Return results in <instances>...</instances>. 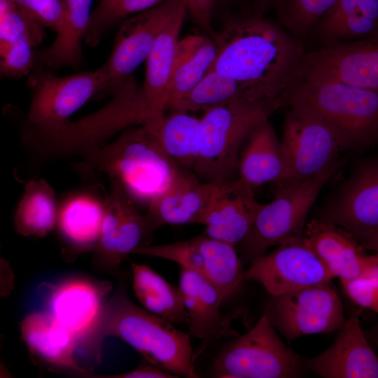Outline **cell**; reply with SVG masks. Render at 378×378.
I'll list each match as a JSON object with an SVG mask.
<instances>
[{
  "label": "cell",
  "mask_w": 378,
  "mask_h": 378,
  "mask_svg": "<svg viewBox=\"0 0 378 378\" xmlns=\"http://www.w3.org/2000/svg\"><path fill=\"white\" fill-rule=\"evenodd\" d=\"M34 48L29 38H22L0 46L1 75L13 78L29 75L36 63Z\"/></svg>",
  "instance_id": "cell-38"
},
{
  "label": "cell",
  "mask_w": 378,
  "mask_h": 378,
  "mask_svg": "<svg viewBox=\"0 0 378 378\" xmlns=\"http://www.w3.org/2000/svg\"><path fill=\"white\" fill-rule=\"evenodd\" d=\"M178 287L188 313L190 332L193 337L218 338L229 333L230 320L220 311L224 299L205 276L181 268Z\"/></svg>",
  "instance_id": "cell-24"
},
{
  "label": "cell",
  "mask_w": 378,
  "mask_h": 378,
  "mask_svg": "<svg viewBox=\"0 0 378 378\" xmlns=\"http://www.w3.org/2000/svg\"><path fill=\"white\" fill-rule=\"evenodd\" d=\"M303 365L279 338L265 313L253 328L221 349L211 375L217 378L298 377Z\"/></svg>",
  "instance_id": "cell-8"
},
{
  "label": "cell",
  "mask_w": 378,
  "mask_h": 378,
  "mask_svg": "<svg viewBox=\"0 0 378 378\" xmlns=\"http://www.w3.org/2000/svg\"><path fill=\"white\" fill-rule=\"evenodd\" d=\"M108 336L122 340L149 364L166 372L178 377H199L193 365L189 335L169 321L136 305L125 285H120L106 302L82 349L98 361L102 342Z\"/></svg>",
  "instance_id": "cell-3"
},
{
  "label": "cell",
  "mask_w": 378,
  "mask_h": 378,
  "mask_svg": "<svg viewBox=\"0 0 378 378\" xmlns=\"http://www.w3.org/2000/svg\"><path fill=\"white\" fill-rule=\"evenodd\" d=\"M324 45L378 34V0H336L316 24Z\"/></svg>",
  "instance_id": "cell-25"
},
{
  "label": "cell",
  "mask_w": 378,
  "mask_h": 378,
  "mask_svg": "<svg viewBox=\"0 0 378 378\" xmlns=\"http://www.w3.org/2000/svg\"><path fill=\"white\" fill-rule=\"evenodd\" d=\"M184 1V0H183Z\"/></svg>",
  "instance_id": "cell-46"
},
{
  "label": "cell",
  "mask_w": 378,
  "mask_h": 378,
  "mask_svg": "<svg viewBox=\"0 0 378 378\" xmlns=\"http://www.w3.org/2000/svg\"><path fill=\"white\" fill-rule=\"evenodd\" d=\"M183 0H165L125 20L103 64L107 83L101 97L113 95L147 57L162 29Z\"/></svg>",
  "instance_id": "cell-12"
},
{
  "label": "cell",
  "mask_w": 378,
  "mask_h": 378,
  "mask_svg": "<svg viewBox=\"0 0 378 378\" xmlns=\"http://www.w3.org/2000/svg\"><path fill=\"white\" fill-rule=\"evenodd\" d=\"M283 106L326 125L344 149L378 140V93L336 79L297 73L282 92Z\"/></svg>",
  "instance_id": "cell-4"
},
{
  "label": "cell",
  "mask_w": 378,
  "mask_h": 378,
  "mask_svg": "<svg viewBox=\"0 0 378 378\" xmlns=\"http://www.w3.org/2000/svg\"><path fill=\"white\" fill-rule=\"evenodd\" d=\"M85 163L117 183L136 205L148 206L180 169L146 125L129 127L113 141L85 152Z\"/></svg>",
  "instance_id": "cell-5"
},
{
  "label": "cell",
  "mask_w": 378,
  "mask_h": 378,
  "mask_svg": "<svg viewBox=\"0 0 378 378\" xmlns=\"http://www.w3.org/2000/svg\"><path fill=\"white\" fill-rule=\"evenodd\" d=\"M358 241L364 248L375 251L378 253V231Z\"/></svg>",
  "instance_id": "cell-43"
},
{
  "label": "cell",
  "mask_w": 378,
  "mask_h": 378,
  "mask_svg": "<svg viewBox=\"0 0 378 378\" xmlns=\"http://www.w3.org/2000/svg\"><path fill=\"white\" fill-rule=\"evenodd\" d=\"M100 185L78 189L58 203L56 227L65 258L94 251L106 212L107 195Z\"/></svg>",
  "instance_id": "cell-16"
},
{
  "label": "cell",
  "mask_w": 378,
  "mask_h": 378,
  "mask_svg": "<svg viewBox=\"0 0 378 378\" xmlns=\"http://www.w3.org/2000/svg\"><path fill=\"white\" fill-rule=\"evenodd\" d=\"M206 255L205 276L220 292L223 299L232 294L244 281L245 270L235 246L227 242L201 236Z\"/></svg>",
  "instance_id": "cell-33"
},
{
  "label": "cell",
  "mask_w": 378,
  "mask_h": 378,
  "mask_svg": "<svg viewBox=\"0 0 378 378\" xmlns=\"http://www.w3.org/2000/svg\"><path fill=\"white\" fill-rule=\"evenodd\" d=\"M333 277L302 239L278 245L255 259L244 275V281L260 283L272 296L330 283Z\"/></svg>",
  "instance_id": "cell-13"
},
{
  "label": "cell",
  "mask_w": 378,
  "mask_h": 378,
  "mask_svg": "<svg viewBox=\"0 0 378 378\" xmlns=\"http://www.w3.org/2000/svg\"><path fill=\"white\" fill-rule=\"evenodd\" d=\"M214 41L217 53L210 69L234 80L246 98L281 104L305 52L300 39L252 15L227 22Z\"/></svg>",
  "instance_id": "cell-1"
},
{
  "label": "cell",
  "mask_w": 378,
  "mask_h": 378,
  "mask_svg": "<svg viewBox=\"0 0 378 378\" xmlns=\"http://www.w3.org/2000/svg\"><path fill=\"white\" fill-rule=\"evenodd\" d=\"M20 330L30 354L43 363L85 377L89 374L74 358L78 339L48 311L27 315L20 323Z\"/></svg>",
  "instance_id": "cell-23"
},
{
  "label": "cell",
  "mask_w": 378,
  "mask_h": 378,
  "mask_svg": "<svg viewBox=\"0 0 378 378\" xmlns=\"http://www.w3.org/2000/svg\"><path fill=\"white\" fill-rule=\"evenodd\" d=\"M336 0H274L278 24L302 39L313 30L318 20Z\"/></svg>",
  "instance_id": "cell-36"
},
{
  "label": "cell",
  "mask_w": 378,
  "mask_h": 378,
  "mask_svg": "<svg viewBox=\"0 0 378 378\" xmlns=\"http://www.w3.org/2000/svg\"><path fill=\"white\" fill-rule=\"evenodd\" d=\"M93 0H63L64 19L52 44L36 55V61L47 69L78 67L83 62L82 42L91 17Z\"/></svg>",
  "instance_id": "cell-27"
},
{
  "label": "cell",
  "mask_w": 378,
  "mask_h": 378,
  "mask_svg": "<svg viewBox=\"0 0 378 378\" xmlns=\"http://www.w3.org/2000/svg\"><path fill=\"white\" fill-rule=\"evenodd\" d=\"M165 0H101L91 13L85 42L95 46L115 24Z\"/></svg>",
  "instance_id": "cell-35"
},
{
  "label": "cell",
  "mask_w": 378,
  "mask_h": 378,
  "mask_svg": "<svg viewBox=\"0 0 378 378\" xmlns=\"http://www.w3.org/2000/svg\"><path fill=\"white\" fill-rule=\"evenodd\" d=\"M274 0H255L253 15L262 16V14L272 5Z\"/></svg>",
  "instance_id": "cell-44"
},
{
  "label": "cell",
  "mask_w": 378,
  "mask_h": 378,
  "mask_svg": "<svg viewBox=\"0 0 378 378\" xmlns=\"http://www.w3.org/2000/svg\"><path fill=\"white\" fill-rule=\"evenodd\" d=\"M302 239L333 276L341 281L365 276L378 261V253L365 254L364 248L350 232L322 220L309 222Z\"/></svg>",
  "instance_id": "cell-19"
},
{
  "label": "cell",
  "mask_w": 378,
  "mask_h": 378,
  "mask_svg": "<svg viewBox=\"0 0 378 378\" xmlns=\"http://www.w3.org/2000/svg\"><path fill=\"white\" fill-rule=\"evenodd\" d=\"M261 205L253 187L240 178L218 181L200 224L207 236L235 246L248 233Z\"/></svg>",
  "instance_id": "cell-18"
},
{
  "label": "cell",
  "mask_w": 378,
  "mask_h": 378,
  "mask_svg": "<svg viewBox=\"0 0 378 378\" xmlns=\"http://www.w3.org/2000/svg\"><path fill=\"white\" fill-rule=\"evenodd\" d=\"M237 97H244L232 78L213 69L189 92L172 102L167 108L184 112L204 111Z\"/></svg>",
  "instance_id": "cell-34"
},
{
  "label": "cell",
  "mask_w": 378,
  "mask_h": 378,
  "mask_svg": "<svg viewBox=\"0 0 378 378\" xmlns=\"http://www.w3.org/2000/svg\"><path fill=\"white\" fill-rule=\"evenodd\" d=\"M342 284L354 302L378 314V261L365 276Z\"/></svg>",
  "instance_id": "cell-40"
},
{
  "label": "cell",
  "mask_w": 378,
  "mask_h": 378,
  "mask_svg": "<svg viewBox=\"0 0 378 378\" xmlns=\"http://www.w3.org/2000/svg\"><path fill=\"white\" fill-rule=\"evenodd\" d=\"M215 0H184L187 11L198 26L214 34L211 23L212 9Z\"/></svg>",
  "instance_id": "cell-41"
},
{
  "label": "cell",
  "mask_w": 378,
  "mask_h": 378,
  "mask_svg": "<svg viewBox=\"0 0 378 378\" xmlns=\"http://www.w3.org/2000/svg\"><path fill=\"white\" fill-rule=\"evenodd\" d=\"M248 139L239 159V178L253 188L281 182L285 175L281 141L268 120L258 125Z\"/></svg>",
  "instance_id": "cell-26"
},
{
  "label": "cell",
  "mask_w": 378,
  "mask_h": 378,
  "mask_svg": "<svg viewBox=\"0 0 378 378\" xmlns=\"http://www.w3.org/2000/svg\"><path fill=\"white\" fill-rule=\"evenodd\" d=\"M187 13L185 3L181 4L162 29L146 60L142 85L149 111L146 125L154 133L165 115L176 48Z\"/></svg>",
  "instance_id": "cell-22"
},
{
  "label": "cell",
  "mask_w": 378,
  "mask_h": 378,
  "mask_svg": "<svg viewBox=\"0 0 378 378\" xmlns=\"http://www.w3.org/2000/svg\"><path fill=\"white\" fill-rule=\"evenodd\" d=\"M214 40L189 35L178 41L167 95L168 106L197 84L211 68L216 57Z\"/></svg>",
  "instance_id": "cell-28"
},
{
  "label": "cell",
  "mask_w": 378,
  "mask_h": 378,
  "mask_svg": "<svg viewBox=\"0 0 378 378\" xmlns=\"http://www.w3.org/2000/svg\"><path fill=\"white\" fill-rule=\"evenodd\" d=\"M273 297L266 313L289 340L333 332L346 322L340 298L329 283Z\"/></svg>",
  "instance_id": "cell-10"
},
{
  "label": "cell",
  "mask_w": 378,
  "mask_h": 378,
  "mask_svg": "<svg viewBox=\"0 0 378 378\" xmlns=\"http://www.w3.org/2000/svg\"><path fill=\"white\" fill-rule=\"evenodd\" d=\"M58 203L54 189L43 178L29 179L18 202L13 219L22 236L46 237L56 227Z\"/></svg>",
  "instance_id": "cell-29"
},
{
  "label": "cell",
  "mask_w": 378,
  "mask_h": 378,
  "mask_svg": "<svg viewBox=\"0 0 378 378\" xmlns=\"http://www.w3.org/2000/svg\"><path fill=\"white\" fill-rule=\"evenodd\" d=\"M340 165L337 162L304 181L276 184L274 200L262 204L248 233L238 244L241 260L251 262L272 246L301 239L312 204Z\"/></svg>",
  "instance_id": "cell-7"
},
{
  "label": "cell",
  "mask_w": 378,
  "mask_h": 378,
  "mask_svg": "<svg viewBox=\"0 0 378 378\" xmlns=\"http://www.w3.org/2000/svg\"><path fill=\"white\" fill-rule=\"evenodd\" d=\"M149 120V111L142 86L131 76L99 110L77 120L49 130L28 123L18 124L22 146L34 169L108 143L125 130Z\"/></svg>",
  "instance_id": "cell-2"
},
{
  "label": "cell",
  "mask_w": 378,
  "mask_h": 378,
  "mask_svg": "<svg viewBox=\"0 0 378 378\" xmlns=\"http://www.w3.org/2000/svg\"><path fill=\"white\" fill-rule=\"evenodd\" d=\"M320 220L344 229L357 241L378 231V160L358 169Z\"/></svg>",
  "instance_id": "cell-17"
},
{
  "label": "cell",
  "mask_w": 378,
  "mask_h": 378,
  "mask_svg": "<svg viewBox=\"0 0 378 378\" xmlns=\"http://www.w3.org/2000/svg\"><path fill=\"white\" fill-rule=\"evenodd\" d=\"M131 267L135 295L146 309L172 323H188L179 287L144 264L132 262Z\"/></svg>",
  "instance_id": "cell-30"
},
{
  "label": "cell",
  "mask_w": 378,
  "mask_h": 378,
  "mask_svg": "<svg viewBox=\"0 0 378 378\" xmlns=\"http://www.w3.org/2000/svg\"><path fill=\"white\" fill-rule=\"evenodd\" d=\"M43 286V299L48 311L76 337L82 348L112 290L111 284L74 277Z\"/></svg>",
  "instance_id": "cell-15"
},
{
  "label": "cell",
  "mask_w": 378,
  "mask_h": 378,
  "mask_svg": "<svg viewBox=\"0 0 378 378\" xmlns=\"http://www.w3.org/2000/svg\"><path fill=\"white\" fill-rule=\"evenodd\" d=\"M281 145L285 175L277 184L301 182L319 174L337 162L344 149L326 125L290 110L284 120Z\"/></svg>",
  "instance_id": "cell-11"
},
{
  "label": "cell",
  "mask_w": 378,
  "mask_h": 378,
  "mask_svg": "<svg viewBox=\"0 0 378 378\" xmlns=\"http://www.w3.org/2000/svg\"><path fill=\"white\" fill-rule=\"evenodd\" d=\"M188 113L173 111L165 114L154 134L179 168L193 172L199 154L200 118Z\"/></svg>",
  "instance_id": "cell-31"
},
{
  "label": "cell",
  "mask_w": 378,
  "mask_h": 378,
  "mask_svg": "<svg viewBox=\"0 0 378 378\" xmlns=\"http://www.w3.org/2000/svg\"><path fill=\"white\" fill-rule=\"evenodd\" d=\"M371 337L378 344V323L371 331Z\"/></svg>",
  "instance_id": "cell-45"
},
{
  "label": "cell",
  "mask_w": 378,
  "mask_h": 378,
  "mask_svg": "<svg viewBox=\"0 0 378 378\" xmlns=\"http://www.w3.org/2000/svg\"><path fill=\"white\" fill-rule=\"evenodd\" d=\"M43 29L20 10L14 0H0V46L29 38L36 47L44 37Z\"/></svg>",
  "instance_id": "cell-37"
},
{
  "label": "cell",
  "mask_w": 378,
  "mask_h": 378,
  "mask_svg": "<svg viewBox=\"0 0 378 378\" xmlns=\"http://www.w3.org/2000/svg\"><path fill=\"white\" fill-rule=\"evenodd\" d=\"M281 107L279 102L237 97L205 111L200 118L199 154L193 172L204 181L235 178L241 144Z\"/></svg>",
  "instance_id": "cell-6"
},
{
  "label": "cell",
  "mask_w": 378,
  "mask_h": 378,
  "mask_svg": "<svg viewBox=\"0 0 378 378\" xmlns=\"http://www.w3.org/2000/svg\"><path fill=\"white\" fill-rule=\"evenodd\" d=\"M108 80L104 65L95 71L59 77L50 69H38L29 76L31 91L25 120L43 129L55 128L66 121L90 98H100Z\"/></svg>",
  "instance_id": "cell-9"
},
{
  "label": "cell",
  "mask_w": 378,
  "mask_h": 378,
  "mask_svg": "<svg viewBox=\"0 0 378 378\" xmlns=\"http://www.w3.org/2000/svg\"><path fill=\"white\" fill-rule=\"evenodd\" d=\"M87 377L102 378H176L178 376L166 372L151 364L141 365L127 372L113 375H94L89 373Z\"/></svg>",
  "instance_id": "cell-42"
},
{
  "label": "cell",
  "mask_w": 378,
  "mask_h": 378,
  "mask_svg": "<svg viewBox=\"0 0 378 378\" xmlns=\"http://www.w3.org/2000/svg\"><path fill=\"white\" fill-rule=\"evenodd\" d=\"M333 344L303 364L326 378H378V356L368 342L359 318L346 321Z\"/></svg>",
  "instance_id": "cell-20"
},
{
  "label": "cell",
  "mask_w": 378,
  "mask_h": 378,
  "mask_svg": "<svg viewBox=\"0 0 378 378\" xmlns=\"http://www.w3.org/2000/svg\"><path fill=\"white\" fill-rule=\"evenodd\" d=\"M297 73L324 76L378 93V34L305 52Z\"/></svg>",
  "instance_id": "cell-14"
},
{
  "label": "cell",
  "mask_w": 378,
  "mask_h": 378,
  "mask_svg": "<svg viewBox=\"0 0 378 378\" xmlns=\"http://www.w3.org/2000/svg\"><path fill=\"white\" fill-rule=\"evenodd\" d=\"M27 16L56 33L61 29L65 15L63 0H14Z\"/></svg>",
  "instance_id": "cell-39"
},
{
  "label": "cell",
  "mask_w": 378,
  "mask_h": 378,
  "mask_svg": "<svg viewBox=\"0 0 378 378\" xmlns=\"http://www.w3.org/2000/svg\"><path fill=\"white\" fill-rule=\"evenodd\" d=\"M218 181H201L180 169L171 186L151 201L145 214L154 230L164 225L200 224Z\"/></svg>",
  "instance_id": "cell-21"
},
{
  "label": "cell",
  "mask_w": 378,
  "mask_h": 378,
  "mask_svg": "<svg viewBox=\"0 0 378 378\" xmlns=\"http://www.w3.org/2000/svg\"><path fill=\"white\" fill-rule=\"evenodd\" d=\"M106 212L99 239L94 250L92 262L99 271L115 274L120 263L118 258V244L121 225L126 211L133 202L122 188L109 181Z\"/></svg>",
  "instance_id": "cell-32"
}]
</instances>
